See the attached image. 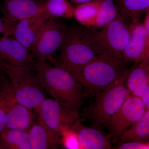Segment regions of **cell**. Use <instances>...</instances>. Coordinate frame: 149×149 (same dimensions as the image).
<instances>
[{
  "label": "cell",
  "mask_w": 149,
  "mask_h": 149,
  "mask_svg": "<svg viewBox=\"0 0 149 149\" xmlns=\"http://www.w3.org/2000/svg\"><path fill=\"white\" fill-rule=\"evenodd\" d=\"M125 84L131 95L140 98L143 95L149 88V57L128 69Z\"/></svg>",
  "instance_id": "15"
},
{
  "label": "cell",
  "mask_w": 149,
  "mask_h": 149,
  "mask_svg": "<svg viewBox=\"0 0 149 149\" xmlns=\"http://www.w3.org/2000/svg\"><path fill=\"white\" fill-rule=\"evenodd\" d=\"M49 17L43 12L24 19L15 26L11 36L30 51L43 25Z\"/></svg>",
  "instance_id": "14"
},
{
  "label": "cell",
  "mask_w": 149,
  "mask_h": 149,
  "mask_svg": "<svg viewBox=\"0 0 149 149\" xmlns=\"http://www.w3.org/2000/svg\"><path fill=\"white\" fill-rule=\"evenodd\" d=\"M33 69L43 90L47 92L67 111L78 114L83 104V87L71 73L47 62L35 61Z\"/></svg>",
  "instance_id": "1"
},
{
  "label": "cell",
  "mask_w": 149,
  "mask_h": 149,
  "mask_svg": "<svg viewBox=\"0 0 149 149\" xmlns=\"http://www.w3.org/2000/svg\"><path fill=\"white\" fill-rule=\"evenodd\" d=\"M121 133L118 140L120 143L129 141L148 142L149 139V110L140 120Z\"/></svg>",
  "instance_id": "19"
},
{
  "label": "cell",
  "mask_w": 149,
  "mask_h": 149,
  "mask_svg": "<svg viewBox=\"0 0 149 149\" xmlns=\"http://www.w3.org/2000/svg\"><path fill=\"white\" fill-rule=\"evenodd\" d=\"M119 14L114 0H102L94 27L101 29Z\"/></svg>",
  "instance_id": "23"
},
{
  "label": "cell",
  "mask_w": 149,
  "mask_h": 149,
  "mask_svg": "<svg viewBox=\"0 0 149 149\" xmlns=\"http://www.w3.org/2000/svg\"><path fill=\"white\" fill-rule=\"evenodd\" d=\"M149 57V33L140 20L131 21L130 40L123 52L121 59L129 63L141 62Z\"/></svg>",
  "instance_id": "12"
},
{
  "label": "cell",
  "mask_w": 149,
  "mask_h": 149,
  "mask_svg": "<svg viewBox=\"0 0 149 149\" xmlns=\"http://www.w3.org/2000/svg\"><path fill=\"white\" fill-rule=\"evenodd\" d=\"M7 116V108L5 99L0 90V133L6 126Z\"/></svg>",
  "instance_id": "25"
},
{
  "label": "cell",
  "mask_w": 149,
  "mask_h": 149,
  "mask_svg": "<svg viewBox=\"0 0 149 149\" xmlns=\"http://www.w3.org/2000/svg\"><path fill=\"white\" fill-rule=\"evenodd\" d=\"M68 27L58 18L49 17L40 30L30 52L36 61L54 62L52 58L61 45Z\"/></svg>",
  "instance_id": "7"
},
{
  "label": "cell",
  "mask_w": 149,
  "mask_h": 149,
  "mask_svg": "<svg viewBox=\"0 0 149 149\" xmlns=\"http://www.w3.org/2000/svg\"><path fill=\"white\" fill-rule=\"evenodd\" d=\"M102 0H95L79 4L74 7V17L82 25L94 27Z\"/></svg>",
  "instance_id": "21"
},
{
  "label": "cell",
  "mask_w": 149,
  "mask_h": 149,
  "mask_svg": "<svg viewBox=\"0 0 149 149\" xmlns=\"http://www.w3.org/2000/svg\"><path fill=\"white\" fill-rule=\"evenodd\" d=\"M145 29L149 33V10L146 13L144 21L143 22Z\"/></svg>",
  "instance_id": "28"
},
{
  "label": "cell",
  "mask_w": 149,
  "mask_h": 149,
  "mask_svg": "<svg viewBox=\"0 0 149 149\" xmlns=\"http://www.w3.org/2000/svg\"><path fill=\"white\" fill-rule=\"evenodd\" d=\"M28 132L6 128L0 133V149H30Z\"/></svg>",
  "instance_id": "18"
},
{
  "label": "cell",
  "mask_w": 149,
  "mask_h": 149,
  "mask_svg": "<svg viewBox=\"0 0 149 149\" xmlns=\"http://www.w3.org/2000/svg\"><path fill=\"white\" fill-rule=\"evenodd\" d=\"M74 7L69 0H46L44 12L50 17L71 19Z\"/></svg>",
  "instance_id": "22"
},
{
  "label": "cell",
  "mask_w": 149,
  "mask_h": 149,
  "mask_svg": "<svg viewBox=\"0 0 149 149\" xmlns=\"http://www.w3.org/2000/svg\"><path fill=\"white\" fill-rule=\"evenodd\" d=\"M131 22L119 14L100 30L93 29L100 55L121 59L130 39Z\"/></svg>",
  "instance_id": "5"
},
{
  "label": "cell",
  "mask_w": 149,
  "mask_h": 149,
  "mask_svg": "<svg viewBox=\"0 0 149 149\" xmlns=\"http://www.w3.org/2000/svg\"><path fill=\"white\" fill-rule=\"evenodd\" d=\"M115 3L119 13L131 22L140 20L149 10V0H115Z\"/></svg>",
  "instance_id": "20"
},
{
  "label": "cell",
  "mask_w": 149,
  "mask_h": 149,
  "mask_svg": "<svg viewBox=\"0 0 149 149\" xmlns=\"http://www.w3.org/2000/svg\"><path fill=\"white\" fill-rule=\"evenodd\" d=\"M61 144L66 149H82L77 133L70 127L65 128L62 132Z\"/></svg>",
  "instance_id": "24"
},
{
  "label": "cell",
  "mask_w": 149,
  "mask_h": 149,
  "mask_svg": "<svg viewBox=\"0 0 149 149\" xmlns=\"http://www.w3.org/2000/svg\"><path fill=\"white\" fill-rule=\"evenodd\" d=\"M128 63L122 59L99 55L72 74L87 93L97 95L128 70Z\"/></svg>",
  "instance_id": "3"
},
{
  "label": "cell",
  "mask_w": 149,
  "mask_h": 149,
  "mask_svg": "<svg viewBox=\"0 0 149 149\" xmlns=\"http://www.w3.org/2000/svg\"><path fill=\"white\" fill-rule=\"evenodd\" d=\"M128 70L108 87L97 95L91 111V117L96 126L107 124L110 118L122 105L130 92L125 85Z\"/></svg>",
  "instance_id": "6"
},
{
  "label": "cell",
  "mask_w": 149,
  "mask_h": 149,
  "mask_svg": "<svg viewBox=\"0 0 149 149\" xmlns=\"http://www.w3.org/2000/svg\"><path fill=\"white\" fill-rule=\"evenodd\" d=\"M35 112L45 125L60 138L62 131L79 118L78 114L69 112L58 102L51 99H45Z\"/></svg>",
  "instance_id": "10"
},
{
  "label": "cell",
  "mask_w": 149,
  "mask_h": 149,
  "mask_svg": "<svg viewBox=\"0 0 149 149\" xmlns=\"http://www.w3.org/2000/svg\"><path fill=\"white\" fill-rule=\"evenodd\" d=\"M55 65L71 74L100 55L93 30L83 26L67 28Z\"/></svg>",
  "instance_id": "2"
},
{
  "label": "cell",
  "mask_w": 149,
  "mask_h": 149,
  "mask_svg": "<svg viewBox=\"0 0 149 149\" xmlns=\"http://www.w3.org/2000/svg\"><path fill=\"white\" fill-rule=\"evenodd\" d=\"M31 149H56L61 138L51 131L39 118L28 131Z\"/></svg>",
  "instance_id": "17"
},
{
  "label": "cell",
  "mask_w": 149,
  "mask_h": 149,
  "mask_svg": "<svg viewBox=\"0 0 149 149\" xmlns=\"http://www.w3.org/2000/svg\"><path fill=\"white\" fill-rule=\"evenodd\" d=\"M146 110L141 98L130 94L110 118L107 125L111 135L118 140L121 133L143 117Z\"/></svg>",
  "instance_id": "11"
},
{
  "label": "cell",
  "mask_w": 149,
  "mask_h": 149,
  "mask_svg": "<svg viewBox=\"0 0 149 149\" xmlns=\"http://www.w3.org/2000/svg\"><path fill=\"white\" fill-rule=\"evenodd\" d=\"M148 142L129 141L121 143L116 148L118 149H149Z\"/></svg>",
  "instance_id": "26"
},
{
  "label": "cell",
  "mask_w": 149,
  "mask_h": 149,
  "mask_svg": "<svg viewBox=\"0 0 149 149\" xmlns=\"http://www.w3.org/2000/svg\"><path fill=\"white\" fill-rule=\"evenodd\" d=\"M143 103L146 110H149V88L146 91L143 95L141 98Z\"/></svg>",
  "instance_id": "27"
},
{
  "label": "cell",
  "mask_w": 149,
  "mask_h": 149,
  "mask_svg": "<svg viewBox=\"0 0 149 149\" xmlns=\"http://www.w3.org/2000/svg\"><path fill=\"white\" fill-rule=\"evenodd\" d=\"M4 31V24L3 21L1 17L0 18V35L1 34H3Z\"/></svg>",
  "instance_id": "30"
},
{
  "label": "cell",
  "mask_w": 149,
  "mask_h": 149,
  "mask_svg": "<svg viewBox=\"0 0 149 149\" xmlns=\"http://www.w3.org/2000/svg\"><path fill=\"white\" fill-rule=\"evenodd\" d=\"M95 0H70V2L72 3L77 5L79 4L83 3L88 2L92 1Z\"/></svg>",
  "instance_id": "29"
},
{
  "label": "cell",
  "mask_w": 149,
  "mask_h": 149,
  "mask_svg": "<svg viewBox=\"0 0 149 149\" xmlns=\"http://www.w3.org/2000/svg\"><path fill=\"white\" fill-rule=\"evenodd\" d=\"M0 62L17 67L33 68L35 61L32 53L13 37L0 38Z\"/></svg>",
  "instance_id": "13"
},
{
  "label": "cell",
  "mask_w": 149,
  "mask_h": 149,
  "mask_svg": "<svg viewBox=\"0 0 149 149\" xmlns=\"http://www.w3.org/2000/svg\"><path fill=\"white\" fill-rule=\"evenodd\" d=\"M0 68L8 77L17 101L35 110L46 98L44 90L38 82L33 68L12 66L0 62Z\"/></svg>",
  "instance_id": "4"
},
{
  "label": "cell",
  "mask_w": 149,
  "mask_h": 149,
  "mask_svg": "<svg viewBox=\"0 0 149 149\" xmlns=\"http://www.w3.org/2000/svg\"><path fill=\"white\" fill-rule=\"evenodd\" d=\"M0 90L5 99L6 105V128L28 132L35 122L33 109L22 105L17 101L9 80L1 68Z\"/></svg>",
  "instance_id": "8"
},
{
  "label": "cell",
  "mask_w": 149,
  "mask_h": 149,
  "mask_svg": "<svg viewBox=\"0 0 149 149\" xmlns=\"http://www.w3.org/2000/svg\"><path fill=\"white\" fill-rule=\"evenodd\" d=\"M70 128L77 133L82 149H107L111 148L109 138L95 128L85 127L78 118Z\"/></svg>",
  "instance_id": "16"
},
{
  "label": "cell",
  "mask_w": 149,
  "mask_h": 149,
  "mask_svg": "<svg viewBox=\"0 0 149 149\" xmlns=\"http://www.w3.org/2000/svg\"><path fill=\"white\" fill-rule=\"evenodd\" d=\"M3 36H10L19 22L44 12L46 0H1Z\"/></svg>",
  "instance_id": "9"
}]
</instances>
